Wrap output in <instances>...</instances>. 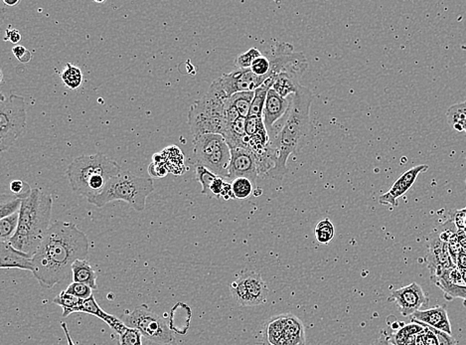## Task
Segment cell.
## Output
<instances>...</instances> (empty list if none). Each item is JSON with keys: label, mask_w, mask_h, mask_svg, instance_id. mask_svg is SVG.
<instances>
[{"label": "cell", "mask_w": 466, "mask_h": 345, "mask_svg": "<svg viewBox=\"0 0 466 345\" xmlns=\"http://www.w3.org/2000/svg\"><path fill=\"white\" fill-rule=\"evenodd\" d=\"M89 249L88 237L76 224L55 222L32 258V273L41 287L52 288L60 281L67 280L76 261L87 259Z\"/></svg>", "instance_id": "6da1fadb"}, {"label": "cell", "mask_w": 466, "mask_h": 345, "mask_svg": "<svg viewBox=\"0 0 466 345\" xmlns=\"http://www.w3.org/2000/svg\"><path fill=\"white\" fill-rule=\"evenodd\" d=\"M313 100V92L303 86L293 95L286 121L276 136H274L273 141H271L276 160L274 168L267 173V177L281 180L288 172L286 163L289 156L296 153L298 144L308 136L313 128L309 117Z\"/></svg>", "instance_id": "7a4b0ae2"}, {"label": "cell", "mask_w": 466, "mask_h": 345, "mask_svg": "<svg viewBox=\"0 0 466 345\" xmlns=\"http://www.w3.org/2000/svg\"><path fill=\"white\" fill-rule=\"evenodd\" d=\"M52 207L51 195L36 188L30 197L22 200L18 228L9 241L14 248L34 256L50 228Z\"/></svg>", "instance_id": "3957f363"}, {"label": "cell", "mask_w": 466, "mask_h": 345, "mask_svg": "<svg viewBox=\"0 0 466 345\" xmlns=\"http://www.w3.org/2000/svg\"><path fill=\"white\" fill-rule=\"evenodd\" d=\"M122 172L117 161L99 153L76 158L68 166L66 175L73 192L90 201L103 192L110 180Z\"/></svg>", "instance_id": "277c9868"}, {"label": "cell", "mask_w": 466, "mask_h": 345, "mask_svg": "<svg viewBox=\"0 0 466 345\" xmlns=\"http://www.w3.org/2000/svg\"><path fill=\"white\" fill-rule=\"evenodd\" d=\"M228 99L219 80L216 79L205 96L194 102L189 110L188 124L193 136L210 134L224 136L227 129L225 107Z\"/></svg>", "instance_id": "5b68a950"}, {"label": "cell", "mask_w": 466, "mask_h": 345, "mask_svg": "<svg viewBox=\"0 0 466 345\" xmlns=\"http://www.w3.org/2000/svg\"><path fill=\"white\" fill-rule=\"evenodd\" d=\"M154 192L151 178L134 175L131 171H122L109 181L100 194L91 199V204L104 207L112 201H124L137 212L146 209V198Z\"/></svg>", "instance_id": "8992f818"}, {"label": "cell", "mask_w": 466, "mask_h": 345, "mask_svg": "<svg viewBox=\"0 0 466 345\" xmlns=\"http://www.w3.org/2000/svg\"><path fill=\"white\" fill-rule=\"evenodd\" d=\"M191 163L204 166L223 180H229L231 148L222 134L194 136Z\"/></svg>", "instance_id": "52a82bcc"}, {"label": "cell", "mask_w": 466, "mask_h": 345, "mask_svg": "<svg viewBox=\"0 0 466 345\" xmlns=\"http://www.w3.org/2000/svg\"><path fill=\"white\" fill-rule=\"evenodd\" d=\"M25 99L18 95L0 96V151H6L26 129Z\"/></svg>", "instance_id": "ba28073f"}, {"label": "cell", "mask_w": 466, "mask_h": 345, "mask_svg": "<svg viewBox=\"0 0 466 345\" xmlns=\"http://www.w3.org/2000/svg\"><path fill=\"white\" fill-rule=\"evenodd\" d=\"M122 322L127 327L139 330L142 337H146L152 344L168 345L173 342V332L169 329L165 320L146 305L136 308L131 312L124 313Z\"/></svg>", "instance_id": "9c48e42d"}, {"label": "cell", "mask_w": 466, "mask_h": 345, "mask_svg": "<svg viewBox=\"0 0 466 345\" xmlns=\"http://www.w3.org/2000/svg\"><path fill=\"white\" fill-rule=\"evenodd\" d=\"M231 295L241 307H255L267 302L269 288L257 271L243 274L230 286Z\"/></svg>", "instance_id": "30bf717a"}, {"label": "cell", "mask_w": 466, "mask_h": 345, "mask_svg": "<svg viewBox=\"0 0 466 345\" xmlns=\"http://www.w3.org/2000/svg\"><path fill=\"white\" fill-rule=\"evenodd\" d=\"M269 61L273 76L286 73L296 79L301 80L308 68L305 55L296 52L293 46L288 42H276Z\"/></svg>", "instance_id": "8fae6325"}, {"label": "cell", "mask_w": 466, "mask_h": 345, "mask_svg": "<svg viewBox=\"0 0 466 345\" xmlns=\"http://www.w3.org/2000/svg\"><path fill=\"white\" fill-rule=\"evenodd\" d=\"M229 180L244 177L256 182L260 172L259 163L256 156L250 148H239L231 149V161L229 165Z\"/></svg>", "instance_id": "7c38bea8"}, {"label": "cell", "mask_w": 466, "mask_h": 345, "mask_svg": "<svg viewBox=\"0 0 466 345\" xmlns=\"http://www.w3.org/2000/svg\"><path fill=\"white\" fill-rule=\"evenodd\" d=\"M228 98L237 93L255 92L267 80L252 72L251 69H238L218 78Z\"/></svg>", "instance_id": "4fadbf2b"}, {"label": "cell", "mask_w": 466, "mask_h": 345, "mask_svg": "<svg viewBox=\"0 0 466 345\" xmlns=\"http://www.w3.org/2000/svg\"><path fill=\"white\" fill-rule=\"evenodd\" d=\"M389 300L396 303L404 317H412L419 308L429 303V298L417 283L394 291Z\"/></svg>", "instance_id": "5bb4252c"}, {"label": "cell", "mask_w": 466, "mask_h": 345, "mask_svg": "<svg viewBox=\"0 0 466 345\" xmlns=\"http://www.w3.org/2000/svg\"><path fill=\"white\" fill-rule=\"evenodd\" d=\"M429 170V166L421 165L414 166L406 172L403 173L398 180L395 181L389 192L385 193L379 197V203L382 205H390L392 208L397 207L399 205V198L403 197L411 189L412 186L416 182L417 178L421 173Z\"/></svg>", "instance_id": "9a60e30c"}, {"label": "cell", "mask_w": 466, "mask_h": 345, "mask_svg": "<svg viewBox=\"0 0 466 345\" xmlns=\"http://www.w3.org/2000/svg\"><path fill=\"white\" fill-rule=\"evenodd\" d=\"M291 102H293V98L288 99V98L279 96L273 88L267 93L262 119H264V126H266L269 136L273 133L276 122L283 119L284 116H288Z\"/></svg>", "instance_id": "2e32d148"}, {"label": "cell", "mask_w": 466, "mask_h": 345, "mask_svg": "<svg viewBox=\"0 0 466 345\" xmlns=\"http://www.w3.org/2000/svg\"><path fill=\"white\" fill-rule=\"evenodd\" d=\"M33 257L12 246L9 241H0V267L1 269H19L33 271Z\"/></svg>", "instance_id": "e0dca14e"}, {"label": "cell", "mask_w": 466, "mask_h": 345, "mask_svg": "<svg viewBox=\"0 0 466 345\" xmlns=\"http://www.w3.org/2000/svg\"><path fill=\"white\" fill-rule=\"evenodd\" d=\"M414 324H423L446 334H453L448 310L445 307H435L426 310H418L412 315Z\"/></svg>", "instance_id": "ac0fdd59"}, {"label": "cell", "mask_w": 466, "mask_h": 345, "mask_svg": "<svg viewBox=\"0 0 466 345\" xmlns=\"http://www.w3.org/2000/svg\"><path fill=\"white\" fill-rule=\"evenodd\" d=\"M78 312H85L88 315H95L98 319L102 320L103 322L109 325L110 329H114L117 334H121L127 327L122 320L117 319L115 315H109L104 310H102L98 303L95 302L94 296L83 302Z\"/></svg>", "instance_id": "d6986e66"}, {"label": "cell", "mask_w": 466, "mask_h": 345, "mask_svg": "<svg viewBox=\"0 0 466 345\" xmlns=\"http://www.w3.org/2000/svg\"><path fill=\"white\" fill-rule=\"evenodd\" d=\"M305 337L303 322L293 315H286V324L279 345H304Z\"/></svg>", "instance_id": "ffe728a7"}, {"label": "cell", "mask_w": 466, "mask_h": 345, "mask_svg": "<svg viewBox=\"0 0 466 345\" xmlns=\"http://www.w3.org/2000/svg\"><path fill=\"white\" fill-rule=\"evenodd\" d=\"M224 136L228 146L231 149L246 148H247L246 139V119L240 117L232 124H228Z\"/></svg>", "instance_id": "44dd1931"}, {"label": "cell", "mask_w": 466, "mask_h": 345, "mask_svg": "<svg viewBox=\"0 0 466 345\" xmlns=\"http://www.w3.org/2000/svg\"><path fill=\"white\" fill-rule=\"evenodd\" d=\"M72 276L74 283H85L93 290H97V274L87 259L76 261L73 264Z\"/></svg>", "instance_id": "7402d4cb"}, {"label": "cell", "mask_w": 466, "mask_h": 345, "mask_svg": "<svg viewBox=\"0 0 466 345\" xmlns=\"http://www.w3.org/2000/svg\"><path fill=\"white\" fill-rule=\"evenodd\" d=\"M301 85L299 80L293 78V76L281 73L274 76V82L273 89L283 98H288L291 95L296 94L301 89Z\"/></svg>", "instance_id": "603a6c76"}, {"label": "cell", "mask_w": 466, "mask_h": 345, "mask_svg": "<svg viewBox=\"0 0 466 345\" xmlns=\"http://www.w3.org/2000/svg\"><path fill=\"white\" fill-rule=\"evenodd\" d=\"M286 324V315L272 317L264 325V339L271 345H279Z\"/></svg>", "instance_id": "cb8c5ba5"}, {"label": "cell", "mask_w": 466, "mask_h": 345, "mask_svg": "<svg viewBox=\"0 0 466 345\" xmlns=\"http://www.w3.org/2000/svg\"><path fill=\"white\" fill-rule=\"evenodd\" d=\"M274 82V77L269 78L261 86L255 90V97L252 100L251 111H250V116L262 117L264 114V104H266L267 93L273 88Z\"/></svg>", "instance_id": "d4e9b609"}, {"label": "cell", "mask_w": 466, "mask_h": 345, "mask_svg": "<svg viewBox=\"0 0 466 345\" xmlns=\"http://www.w3.org/2000/svg\"><path fill=\"white\" fill-rule=\"evenodd\" d=\"M446 119L451 128L462 133L466 124V102L451 106L446 112Z\"/></svg>", "instance_id": "484cf974"}, {"label": "cell", "mask_w": 466, "mask_h": 345, "mask_svg": "<svg viewBox=\"0 0 466 345\" xmlns=\"http://www.w3.org/2000/svg\"><path fill=\"white\" fill-rule=\"evenodd\" d=\"M53 302L63 308L62 317H67L74 312H78L84 300H81V298L68 293L66 291H63L59 293L58 297L54 298Z\"/></svg>", "instance_id": "4316f807"}, {"label": "cell", "mask_w": 466, "mask_h": 345, "mask_svg": "<svg viewBox=\"0 0 466 345\" xmlns=\"http://www.w3.org/2000/svg\"><path fill=\"white\" fill-rule=\"evenodd\" d=\"M255 92H242L233 95L228 101L235 107L240 117L247 119L250 116L252 100H254Z\"/></svg>", "instance_id": "83f0119b"}, {"label": "cell", "mask_w": 466, "mask_h": 345, "mask_svg": "<svg viewBox=\"0 0 466 345\" xmlns=\"http://www.w3.org/2000/svg\"><path fill=\"white\" fill-rule=\"evenodd\" d=\"M61 77H62L64 84L71 90H77L78 88L82 86L83 80H84L82 70L77 66L71 64V63L66 65Z\"/></svg>", "instance_id": "f1b7e54d"}, {"label": "cell", "mask_w": 466, "mask_h": 345, "mask_svg": "<svg viewBox=\"0 0 466 345\" xmlns=\"http://www.w3.org/2000/svg\"><path fill=\"white\" fill-rule=\"evenodd\" d=\"M436 286L441 288L445 293V298L448 300H453V298H462L465 300V305L466 307V287L465 286L453 285L448 280V276H443L440 280L436 281Z\"/></svg>", "instance_id": "f546056e"}, {"label": "cell", "mask_w": 466, "mask_h": 345, "mask_svg": "<svg viewBox=\"0 0 466 345\" xmlns=\"http://www.w3.org/2000/svg\"><path fill=\"white\" fill-rule=\"evenodd\" d=\"M18 223L19 212L0 219V239L1 241H11L12 237L16 233Z\"/></svg>", "instance_id": "4dcf8cb0"}, {"label": "cell", "mask_w": 466, "mask_h": 345, "mask_svg": "<svg viewBox=\"0 0 466 345\" xmlns=\"http://www.w3.org/2000/svg\"><path fill=\"white\" fill-rule=\"evenodd\" d=\"M22 200L13 194H2L0 197V218L2 219L19 212Z\"/></svg>", "instance_id": "1f68e13d"}, {"label": "cell", "mask_w": 466, "mask_h": 345, "mask_svg": "<svg viewBox=\"0 0 466 345\" xmlns=\"http://www.w3.org/2000/svg\"><path fill=\"white\" fill-rule=\"evenodd\" d=\"M232 183L233 194H234L235 199L244 200L251 197L252 193V185L254 183L247 178L240 177L236 178Z\"/></svg>", "instance_id": "d6a6232c"}, {"label": "cell", "mask_w": 466, "mask_h": 345, "mask_svg": "<svg viewBox=\"0 0 466 345\" xmlns=\"http://www.w3.org/2000/svg\"><path fill=\"white\" fill-rule=\"evenodd\" d=\"M315 238L320 244L330 243L335 234L334 226L330 219L321 220L316 225L315 230Z\"/></svg>", "instance_id": "836d02e7"}, {"label": "cell", "mask_w": 466, "mask_h": 345, "mask_svg": "<svg viewBox=\"0 0 466 345\" xmlns=\"http://www.w3.org/2000/svg\"><path fill=\"white\" fill-rule=\"evenodd\" d=\"M196 180L202 186V194L211 195L210 188L216 178L218 177L212 171L207 170L204 166H195Z\"/></svg>", "instance_id": "e575fe53"}, {"label": "cell", "mask_w": 466, "mask_h": 345, "mask_svg": "<svg viewBox=\"0 0 466 345\" xmlns=\"http://www.w3.org/2000/svg\"><path fill=\"white\" fill-rule=\"evenodd\" d=\"M246 133L249 138L256 136H264L267 133L262 117L249 116L246 119Z\"/></svg>", "instance_id": "d590c367"}, {"label": "cell", "mask_w": 466, "mask_h": 345, "mask_svg": "<svg viewBox=\"0 0 466 345\" xmlns=\"http://www.w3.org/2000/svg\"><path fill=\"white\" fill-rule=\"evenodd\" d=\"M250 69L252 70V72L254 73V74L260 76V77H266L267 79L274 77L271 73V61H269V58L264 57V56L262 55L252 63Z\"/></svg>", "instance_id": "8d00e7d4"}, {"label": "cell", "mask_w": 466, "mask_h": 345, "mask_svg": "<svg viewBox=\"0 0 466 345\" xmlns=\"http://www.w3.org/2000/svg\"><path fill=\"white\" fill-rule=\"evenodd\" d=\"M262 53L256 47L249 49L247 52L240 54L237 57L236 64L239 69H250L252 63L261 57Z\"/></svg>", "instance_id": "74e56055"}, {"label": "cell", "mask_w": 466, "mask_h": 345, "mask_svg": "<svg viewBox=\"0 0 466 345\" xmlns=\"http://www.w3.org/2000/svg\"><path fill=\"white\" fill-rule=\"evenodd\" d=\"M119 335V345H142V334L136 329L127 327V329Z\"/></svg>", "instance_id": "f35d334b"}, {"label": "cell", "mask_w": 466, "mask_h": 345, "mask_svg": "<svg viewBox=\"0 0 466 345\" xmlns=\"http://www.w3.org/2000/svg\"><path fill=\"white\" fill-rule=\"evenodd\" d=\"M9 189H11L14 197L21 200L26 199V198L30 197L32 190H33L26 181L18 180L11 181V185H9Z\"/></svg>", "instance_id": "ab89813d"}, {"label": "cell", "mask_w": 466, "mask_h": 345, "mask_svg": "<svg viewBox=\"0 0 466 345\" xmlns=\"http://www.w3.org/2000/svg\"><path fill=\"white\" fill-rule=\"evenodd\" d=\"M66 292L81 298V300H88L93 296V288L85 283H73L68 286Z\"/></svg>", "instance_id": "60d3db41"}, {"label": "cell", "mask_w": 466, "mask_h": 345, "mask_svg": "<svg viewBox=\"0 0 466 345\" xmlns=\"http://www.w3.org/2000/svg\"><path fill=\"white\" fill-rule=\"evenodd\" d=\"M418 324L430 329L431 332L436 335V339H438V345H458V342H456V340L453 339L450 334H446V332H441V330L433 329V327H428V325L426 324Z\"/></svg>", "instance_id": "b9f144b4"}, {"label": "cell", "mask_w": 466, "mask_h": 345, "mask_svg": "<svg viewBox=\"0 0 466 345\" xmlns=\"http://www.w3.org/2000/svg\"><path fill=\"white\" fill-rule=\"evenodd\" d=\"M12 53L14 54L17 60L23 64H27V63L30 62L32 60V54L28 49L24 47V46L16 45L12 48Z\"/></svg>", "instance_id": "7bdbcfd3"}, {"label": "cell", "mask_w": 466, "mask_h": 345, "mask_svg": "<svg viewBox=\"0 0 466 345\" xmlns=\"http://www.w3.org/2000/svg\"><path fill=\"white\" fill-rule=\"evenodd\" d=\"M465 219H466V210L465 208L460 210V211H456L455 216H453V223L455 226L458 227V232L465 231ZM466 232V231H465Z\"/></svg>", "instance_id": "ee69618b"}, {"label": "cell", "mask_w": 466, "mask_h": 345, "mask_svg": "<svg viewBox=\"0 0 466 345\" xmlns=\"http://www.w3.org/2000/svg\"><path fill=\"white\" fill-rule=\"evenodd\" d=\"M225 182V180H223L222 177L218 176L214 182H213V185H211V195H212V197H220L221 193L223 192V188H224Z\"/></svg>", "instance_id": "f6af8a7d"}, {"label": "cell", "mask_w": 466, "mask_h": 345, "mask_svg": "<svg viewBox=\"0 0 466 345\" xmlns=\"http://www.w3.org/2000/svg\"><path fill=\"white\" fill-rule=\"evenodd\" d=\"M4 40L11 41L13 44L19 43L21 40V33L16 29H8L6 31V36L4 37Z\"/></svg>", "instance_id": "bcb514c9"}, {"label": "cell", "mask_w": 466, "mask_h": 345, "mask_svg": "<svg viewBox=\"0 0 466 345\" xmlns=\"http://www.w3.org/2000/svg\"><path fill=\"white\" fill-rule=\"evenodd\" d=\"M220 197L224 198L225 200L235 199L234 194H233L232 183L226 181Z\"/></svg>", "instance_id": "7dc6e473"}, {"label": "cell", "mask_w": 466, "mask_h": 345, "mask_svg": "<svg viewBox=\"0 0 466 345\" xmlns=\"http://www.w3.org/2000/svg\"><path fill=\"white\" fill-rule=\"evenodd\" d=\"M456 266L458 268L466 269V252L462 251L458 255V260H456Z\"/></svg>", "instance_id": "c3c4849f"}, {"label": "cell", "mask_w": 466, "mask_h": 345, "mask_svg": "<svg viewBox=\"0 0 466 345\" xmlns=\"http://www.w3.org/2000/svg\"><path fill=\"white\" fill-rule=\"evenodd\" d=\"M61 327H62L64 334H65L66 339H67L68 345H75V344H74L72 337H71L70 332H69L67 324H66L65 322H61Z\"/></svg>", "instance_id": "681fc988"}, {"label": "cell", "mask_w": 466, "mask_h": 345, "mask_svg": "<svg viewBox=\"0 0 466 345\" xmlns=\"http://www.w3.org/2000/svg\"><path fill=\"white\" fill-rule=\"evenodd\" d=\"M4 2L6 6H16L19 4V0H13V1H11V0H4Z\"/></svg>", "instance_id": "f907efd6"}, {"label": "cell", "mask_w": 466, "mask_h": 345, "mask_svg": "<svg viewBox=\"0 0 466 345\" xmlns=\"http://www.w3.org/2000/svg\"><path fill=\"white\" fill-rule=\"evenodd\" d=\"M460 271L461 279H462L463 283H465V286L466 287V269L460 268Z\"/></svg>", "instance_id": "816d5d0a"}, {"label": "cell", "mask_w": 466, "mask_h": 345, "mask_svg": "<svg viewBox=\"0 0 466 345\" xmlns=\"http://www.w3.org/2000/svg\"><path fill=\"white\" fill-rule=\"evenodd\" d=\"M388 342H389V340H388V339H384V340H380L379 344L377 345H388L389 344Z\"/></svg>", "instance_id": "f5cc1de1"}, {"label": "cell", "mask_w": 466, "mask_h": 345, "mask_svg": "<svg viewBox=\"0 0 466 345\" xmlns=\"http://www.w3.org/2000/svg\"><path fill=\"white\" fill-rule=\"evenodd\" d=\"M465 231H466V219H465Z\"/></svg>", "instance_id": "db71d44e"}, {"label": "cell", "mask_w": 466, "mask_h": 345, "mask_svg": "<svg viewBox=\"0 0 466 345\" xmlns=\"http://www.w3.org/2000/svg\"><path fill=\"white\" fill-rule=\"evenodd\" d=\"M465 182H466V180H465ZM465 209L466 210V207H465Z\"/></svg>", "instance_id": "11a10c76"}]
</instances>
